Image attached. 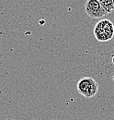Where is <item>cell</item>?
<instances>
[{
    "instance_id": "6da1fadb",
    "label": "cell",
    "mask_w": 114,
    "mask_h": 120,
    "mask_svg": "<svg viewBox=\"0 0 114 120\" xmlns=\"http://www.w3.org/2000/svg\"><path fill=\"white\" fill-rule=\"evenodd\" d=\"M93 32L97 41L101 42L108 41L114 37V24L108 19H104L96 23Z\"/></svg>"
},
{
    "instance_id": "7a4b0ae2",
    "label": "cell",
    "mask_w": 114,
    "mask_h": 120,
    "mask_svg": "<svg viewBox=\"0 0 114 120\" xmlns=\"http://www.w3.org/2000/svg\"><path fill=\"white\" fill-rule=\"evenodd\" d=\"M99 84L92 77H83L77 84V90L78 93L87 98H92L98 93Z\"/></svg>"
},
{
    "instance_id": "3957f363",
    "label": "cell",
    "mask_w": 114,
    "mask_h": 120,
    "mask_svg": "<svg viewBox=\"0 0 114 120\" xmlns=\"http://www.w3.org/2000/svg\"><path fill=\"white\" fill-rule=\"evenodd\" d=\"M85 12L92 19H100L108 15L98 0H87L84 6Z\"/></svg>"
},
{
    "instance_id": "277c9868",
    "label": "cell",
    "mask_w": 114,
    "mask_h": 120,
    "mask_svg": "<svg viewBox=\"0 0 114 120\" xmlns=\"http://www.w3.org/2000/svg\"><path fill=\"white\" fill-rule=\"evenodd\" d=\"M101 6L104 8V10L108 12V14L111 13L114 10V0H98Z\"/></svg>"
},
{
    "instance_id": "5b68a950",
    "label": "cell",
    "mask_w": 114,
    "mask_h": 120,
    "mask_svg": "<svg viewBox=\"0 0 114 120\" xmlns=\"http://www.w3.org/2000/svg\"><path fill=\"white\" fill-rule=\"evenodd\" d=\"M112 62H113V64L114 65V55L113 56V59H112Z\"/></svg>"
},
{
    "instance_id": "8992f818",
    "label": "cell",
    "mask_w": 114,
    "mask_h": 120,
    "mask_svg": "<svg viewBox=\"0 0 114 120\" xmlns=\"http://www.w3.org/2000/svg\"><path fill=\"white\" fill-rule=\"evenodd\" d=\"M113 81H114V75H113Z\"/></svg>"
}]
</instances>
